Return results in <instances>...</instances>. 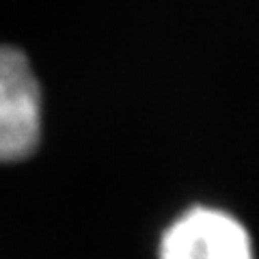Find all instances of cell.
I'll use <instances>...</instances> for the list:
<instances>
[{
    "label": "cell",
    "instance_id": "7a4b0ae2",
    "mask_svg": "<svg viewBox=\"0 0 259 259\" xmlns=\"http://www.w3.org/2000/svg\"><path fill=\"white\" fill-rule=\"evenodd\" d=\"M158 259H255L238 218L214 207H192L164 231Z\"/></svg>",
    "mask_w": 259,
    "mask_h": 259
},
{
    "label": "cell",
    "instance_id": "6da1fadb",
    "mask_svg": "<svg viewBox=\"0 0 259 259\" xmlns=\"http://www.w3.org/2000/svg\"><path fill=\"white\" fill-rule=\"evenodd\" d=\"M41 139V89L26 54L0 46V162L28 158Z\"/></svg>",
    "mask_w": 259,
    "mask_h": 259
}]
</instances>
